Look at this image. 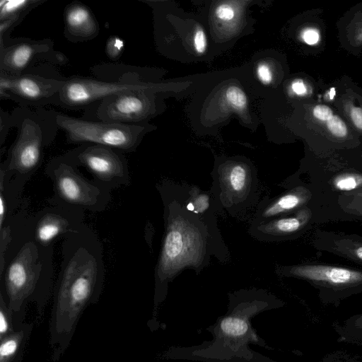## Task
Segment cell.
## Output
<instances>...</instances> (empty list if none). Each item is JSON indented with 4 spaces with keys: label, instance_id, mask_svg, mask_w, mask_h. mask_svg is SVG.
<instances>
[{
    "label": "cell",
    "instance_id": "obj_15",
    "mask_svg": "<svg viewBox=\"0 0 362 362\" xmlns=\"http://www.w3.org/2000/svg\"><path fill=\"white\" fill-rule=\"evenodd\" d=\"M312 212L303 206L293 213L270 220L251 223L250 232L259 241L286 240L299 235L311 219Z\"/></svg>",
    "mask_w": 362,
    "mask_h": 362
},
{
    "label": "cell",
    "instance_id": "obj_39",
    "mask_svg": "<svg viewBox=\"0 0 362 362\" xmlns=\"http://www.w3.org/2000/svg\"><path fill=\"white\" fill-rule=\"evenodd\" d=\"M358 37H359V40H362V25L360 26V28L358 30Z\"/></svg>",
    "mask_w": 362,
    "mask_h": 362
},
{
    "label": "cell",
    "instance_id": "obj_17",
    "mask_svg": "<svg viewBox=\"0 0 362 362\" xmlns=\"http://www.w3.org/2000/svg\"><path fill=\"white\" fill-rule=\"evenodd\" d=\"M311 197L308 189L298 186L276 198L262 201L251 223H258L293 213L305 206Z\"/></svg>",
    "mask_w": 362,
    "mask_h": 362
},
{
    "label": "cell",
    "instance_id": "obj_5",
    "mask_svg": "<svg viewBox=\"0 0 362 362\" xmlns=\"http://www.w3.org/2000/svg\"><path fill=\"white\" fill-rule=\"evenodd\" d=\"M68 144H92L110 147L123 153L136 151L144 136L152 129L149 124L133 125L93 121L46 110Z\"/></svg>",
    "mask_w": 362,
    "mask_h": 362
},
{
    "label": "cell",
    "instance_id": "obj_28",
    "mask_svg": "<svg viewBox=\"0 0 362 362\" xmlns=\"http://www.w3.org/2000/svg\"><path fill=\"white\" fill-rule=\"evenodd\" d=\"M346 194V199L345 201H341V204L345 203L344 207L346 211L362 216V188Z\"/></svg>",
    "mask_w": 362,
    "mask_h": 362
},
{
    "label": "cell",
    "instance_id": "obj_19",
    "mask_svg": "<svg viewBox=\"0 0 362 362\" xmlns=\"http://www.w3.org/2000/svg\"><path fill=\"white\" fill-rule=\"evenodd\" d=\"M34 322H25L19 329L0 340V362H21Z\"/></svg>",
    "mask_w": 362,
    "mask_h": 362
},
{
    "label": "cell",
    "instance_id": "obj_20",
    "mask_svg": "<svg viewBox=\"0 0 362 362\" xmlns=\"http://www.w3.org/2000/svg\"><path fill=\"white\" fill-rule=\"evenodd\" d=\"M313 115L318 121L325 122L329 132L334 136L344 138L347 135L346 124L338 116L333 114L330 107L317 105L313 110Z\"/></svg>",
    "mask_w": 362,
    "mask_h": 362
},
{
    "label": "cell",
    "instance_id": "obj_13",
    "mask_svg": "<svg viewBox=\"0 0 362 362\" xmlns=\"http://www.w3.org/2000/svg\"><path fill=\"white\" fill-rule=\"evenodd\" d=\"M85 211L78 208L49 204L32 218L33 237L36 243L51 246L59 238L76 232L85 224Z\"/></svg>",
    "mask_w": 362,
    "mask_h": 362
},
{
    "label": "cell",
    "instance_id": "obj_12",
    "mask_svg": "<svg viewBox=\"0 0 362 362\" xmlns=\"http://www.w3.org/2000/svg\"><path fill=\"white\" fill-rule=\"evenodd\" d=\"M158 190L202 219L208 226L224 262H226L230 255L219 233L215 216L221 207L211 189L204 192L195 186L163 181L158 185Z\"/></svg>",
    "mask_w": 362,
    "mask_h": 362
},
{
    "label": "cell",
    "instance_id": "obj_26",
    "mask_svg": "<svg viewBox=\"0 0 362 362\" xmlns=\"http://www.w3.org/2000/svg\"><path fill=\"white\" fill-rule=\"evenodd\" d=\"M227 103L238 111H242L247 107V100L245 93L239 88L229 86L225 93Z\"/></svg>",
    "mask_w": 362,
    "mask_h": 362
},
{
    "label": "cell",
    "instance_id": "obj_21",
    "mask_svg": "<svg viewBox=\"0 0 362 362\" xmlns=\"http://www.w3.org/2000/svg\"><path fill=\"white\" fill-rule=\"evenodd\" d=\"M44 1V0H1L0 2V21L18 13L30 12Z\"/></svg>",
    "mask_w": 362,
    "mask_h": 362
},
{
    "label": "cell",
    "instance_id": "obj_18",
    "mask_svg": "<svg viewBox=\"0 0 362 362\" xmlns=\"http://www.w3.org/2000/svg\"><path fill=\"white\" fill-rule=\"evenodd\" d=\"M314 245L362 265V238L353 235L320 233L316 234Z\"/></svg>",
    "mask_w": 362,
    "mask_h": 362
},
{
    "label": "cell",
    "instance_id": "obj_22",
    "mask_svg": "<svg viewBox=\"0 0 362 362\" xmlns=\"http://www.w3.org/2000/svg\"><path fill=\"white\" fill-rule=\"evenodd\" d=\"M334 188L340 191H354L362 188V174L344 173L336 175L332 182Z\"/></svg>",
    "mask_w": 362,
    "mask_h": 362
},
{
    "label": "cell",
    "instance_id": "obj_3",
    "mask_svg": "<svg viewBox=\"0 0 362 362\" xmlns=\"http://www.w3.org/2000/svg\"><path fill=\"white\" fill-rule=\"evenodd\" d=\"M52 245H38L28 239L5 268L1 279L3 294L13 315L16 330L23 325L27 305L35 303L37 322L44 315L53 294Z\"/></svg>",
    "mask_w": 362,
    "mask_h": 362
},
{
    "label": "cell",
    "instance_id": "obj_14",
    "mask_svg": "<svg viewBox=\"0 0 362 362\" xmlns=\"http://www.w3.org/2000/svg\"><path fill=\"white\" fill-rule=\"evenodd\" d=\"M50 39H9L0 48V74L17 76L27 71L37 62L45 61L54 49Z\"/></svg>",
    "mask_w": 362,
    "mask_h": 362
},
{
    "label": "cell",
    "instance_id": "obj_31",
    "mask_svg": "<svg viewBox=\"0 0 362 362\" xmlns=\"http://www.w3.org/2000/svg\"><path fill=\"white\" fill-rule=\"evenodd\" d=\"M193 44L195 51L202 54L205 52L207 47V39L204 31L202 28H198L195 31L193 37Z\"/></svg>",
    "mask_w": 362,
    "mask_h": 362
},
{
    "label": "cell",
    "instance_id": "obj_8",
    "mask_svg": "<svg viewBox=\"0 0 362 362\" xmlns=\"http://www.w3.org/2000/svg\"><path fill=\"white\" fill-rule=\"evenodd\" d=\"M211 191L221 208L234 216L252 206L258 198L255 172L245 162L225 163L213 172Z\"/></svg>",
    "mask_w": 362,
    "mask_h": 362
},
{
    "label": "cell",
    "instance_id": "obj_10",
    "mask_svg": "<svg viewBox=\"0 0 362 362\" xmlns=\"http://www.w3.org/2000/svg\"><path fill=\"white\" fill-rule=\"evenodd\" d=\"M284 276L306 280L321 291L346 296L362 291V270L324 264L281 267Z\"/></svg>",
    "mask_w": 362,
    "mask_h": 362
},
{
    "label": "cell",
    "instance_id": "obj_35",
    "mask_svg": "<svg viewBox=\"0 0 362 362\" xmlns=\"http://www.w3.org/2000/svg\"><path fill=\"white\" fill-rule=\"evenodd\" d=\"M45 62L57 65H64L68 63L69 59L64 53L53 49L47 57Z\"/></svg>",
    "mask_w": 362,
    "mask_h": 362
},
{
    "label": "cell",
    "instance_id": "obj_1",
    "mask_svg": "<svg viewBox=\"0 0 362 362\" xmlns=\"http://www.w3.org/2000/svg\"><path fill=\"white\" fill-rule=\"evenodd\" d=\"M104 279L103 245L95 231L85 224L63 238L49 323L50 362L69 346L82 314L98 301Z\"/></svg>",
    "mask_w": 362,
    "mask_h": 362
},
{
    "label": "cell",
    "instance_id": "obj_38",
    "mask_svg": "<svg viewBox=\"0 0 362 362\" xmlns=\"http://www.w3.org/2000/svg\"><path fill=\"white\" fill-rule=\"evenodd\" d=\"M354 324L358 329L362 331V315L357 318L354 322Z\"/></svg>",
    "mask_w": 362,
    "mask_h": 362
},
{
    "label": "cell",
    "instance_id": "obj_16",
    "mask_svg": "<svg viewBox=\"0 0 362 362\" xmlns=\"http://www.w3.org/2000/svg\"><path fill=\"white\" fill-rule=\"evenodd\" d=\"M64 21V35L71 42L91 40L100 32L99 23L91 10L79 1H73L66 6Z\"/></svg>",
    "mask_w": 362,
    "mask_h": 362
},
{
    "label": "cell",
    "instance_id": "obj_2",
    "mask_svg": "<svg viewBox=\"0 0 362 362\" xmlns=\"http://www.w3.org/2000/svg\"><path fill=\"white\" fill-rule=\"evenodd\" d=\"M159 193L163 204L165 233L155 269L156 289L186 268L200 272L212 255L224 262L202 219L164 193Z\"/></svg>",
    "mask_w": 362,
    "mask_h": 362
},
{
    "label": "cell",
    "instance_id": "obj_29",
    "mask_svg": "<svg viewBox=\"0 0 362 362\" xmlns=\"http://www.w3.org/2000/svg\"><path fill=\"white\" fill-rule=\"evenodd\" d=\"M124 42L119 37L111 36L106 42L105 52L111 60H117L124 51Z\"/></svg>",
    "mask_w": 362,
    "mask_h": 362
},
{
    "label": "cell",
    "instance_id": "obj_34",
    "mask_svg": "<svg viewBox=\"0 0 362 362\" xmlns=\"http://www.w3.org/2000/svg\"><path fill=\"white\" fill-rule=\"evenodd\" d=\"M301 37L306 44L313 45L318 42L320 33L317 29L308 28L302 32Z\"/></svg>",
    "mask_w": 362,
    "mask_h": 362
},
{
    "label": "cell",
    "instance_id": "obj_30",
    "mask_svg": "<svg viewBox=\"0 0 362 362\" xmlns=\"http://www.w3.org/2000/svg\"><path fill=\"white\" fill-rule=\"evenodd\" d=\"M13 127V119L11 113L5 112L3 109L0 110V146L1 148L4 144L7 135Z\"/></svg>",
    "mask_w": 362,
    "mask_h": 362
},
{
    "label": "cell",
    "instance_id": "obj_6",
    "mask_svg": "<svg viewBox=\"0 0 362 362\" xmlns=\"http://www.w3.org/2000/svg\"><path fill=\"white\" fill-rule=\"evenodd\" d=\"M45 174L51 180L54 195L47 202L62 205L102 212L111 200L110 191L85 177L78 167L64 154L53 157L46 165Z\"/></svg>",
    "mask_w": 362,
    "mask_h": 362
},
{
    "label": "cell",
    "instance_id": "obj_23",
    "mask_svg": "<svg viewBox=\"0 0 362 362\" xmlns=\"http://www.w3.org/2000/svg\"><path fill=\"white\" fill-rule=\"evenodd\" d=\"M15 331L13 312L0 292V340Z\"/></svg>",
    "mask_w": 362,
    "mask_h": 362
},
{
    "label": "cell",
    "instance_id": "obj_25",
    "mask_svg": "<svg viewBox=\"0 0 362 362\" xmlns=\"http://www.w3.org/2000/svg\"><path fill=\"white\" fill-rule=\"evenodd\" d=\"M222 331L232 337L244 334L247 329V322L239 317H226L221 323Z\"/></svg>",
    "mask_w": 362,
    "mask_h": 362
},
{
    "label": "cell",
    "instance_id": "obj_27",
    "mask_svg": "<svg viewBox=\"0 0 362 362\" xmlns=\"http://www.w3.org/2000/svg\"><path fill=\"white\" fill-rule=\"evenodd\" d=\"M29 11L18 13L0 21V48L5 46L10 37L8 34L26 16Z\"/></svg>",
    "mask_w": 362,
    "mask_h": 362
},
{
    "label": "cell",
    "instance_id": "obj_9",
    "mask_svg": "<svg viewBox=\"0 0 362 362\" xmlns=\"http://www.w3.org/2000/svg\"><path fill=\"white\" fill-rule=\"evenodd\" d=\"M151 89L124 91L107 97L85 110L82 118L133 125L147 124L155 104Z\"/></svg>",
    "mask_w": 362,
    "mask_h": 362
},
{
    "label": "cell",
    "instance_id": "obj_7",
    "mask_svg": "<svg viewBox=\"0 0 362 362\" xmlns=\"http://www.w3.org/2000/svg\"><path fill=\"white\" fill-rule=\"evenodd\" d=\"M77 167L86 168L93 181L109 191L129 186L131 176L124 153L103 145L84 144L64 153Z\"/></svg>",
    "mask_w": 362,
    "mask_h": 362
},
{
    "label": "cell",
    "instance_id": "obj_11",
    "mask_svg": "<svg viewBox=\"0 0 362 362\" xmlns=\"http://www.w3.org/2000/svg\"><path fill=\"white\" fill-rule=\"evenodd\" d=\"M11 78V87L7 92L0 94L1 100H11L19 106L31 108L57 105L61 90L67 79L52 74L29 71Z\"/></svg>",
    "mask_w": 362,
    "mask_h": 362
},
{
    "label": "cell",
    "instance_id": "obj_4",
    "mask_svg": "<svg viewBox=\"0 0 362 362\" xmlns=\"http://www.w3.org/2000/svg\"><path fill=\"white\" fill-rule=\"evenodd\" d=\"M11 116L18 134L1 163L16 180L23 183L40 165L43 151L52 144L59 129L43 107L18 105Z\"/></svg>",
    "mask_w": 362,
    "mask_h": 362
},
{
    "label": "cell",
    "instance_id": "obj_36",
    "mask_svg": "<svg viewBox=\"0 0 362 362\" xmlns=\"http://www.w3.org/2000/svg\"><path fill=\"white\" fill-rule=\"evenodd\" d=\"M349 115L354 126L359 130H362V108L351 106L349 108Z\"/></svg>",
    "mask_w": 362,
    "mask_h": 362
},
{
    "label": "cell",
    "instance_id": "obj_24",
    "mask_svg": "<svg viewBox=\"0 0 362 362\" xmlns=\"http://www.w3.org/2000/svg\"><path fill=\"white\" fill-rule=\"evenodd\" d=\"M13 240L12 228L10 223L5 224L0 229V276L6 267V254Z\"/></svg>",
    "mask_w": 362,
    "mask_h": 362
},
{
    "label": "cell",
    "instance_id": "obj_33",
    "mask_svg": "<svg viewBox=\"0 0 362 362\" xmlns=\"http://www.w3.org/2000/svg\"><path fill=\"white\" fill-rule=\"evenodd\" d=\"M257 74L259 79L264 84H269L272 81V74L270 68L264 63L258 64Z\"/></svg>",
    "mask_w": 362,
    "mask_h": 362
},
{
    "label": "cell",
    "instance_id": "obj_32",
    "mask_svg": "<svg viewBox=\"0 0 362 362\" xmlns=\"http://www.w3.org/2000/svg\"><path fill=\"white\" fill-rule=\"evenodd\" d=\"M215 14L220 21H230L235 18V11L231 6L222 4L216 7Z\"/></svg>",
    "mask_w": 362,
    "mask_h": 362
},
{
    "label": "cell",
    "instance_id": "obj_37",
    "mask_svg": "<svg viewBox=\"0 0 362 362\" xmlns=\"http://www.w3.org/2000/svg\"><path fill=\"white\" fill-rule=\"evenodd\" d=\"M291 89L296 95H304L307 92V88L300 79L294 81L291 84Z\"/></svg>",
    "mask_w": 362,
    "mask_h": 362
}]
</instances>
